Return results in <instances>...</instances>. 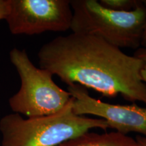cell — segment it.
Wrapping results in <instances>:
<instances>
[{
    "label": "cell",
    "instance_id": "3957f363",
    "mask_svg": "<svg viewBox=\"0 0 146 146\" xmlns=\"http://www.w3.org/2000/svg\"><path fill=\"white\" fill-rule=\"evenodd\" d=\"M72 33L90 35L118 48L141 47L146 21V1L129 12L106 8L98 0H72Z\"/></svg>",
    "mask_w": 146,
    "mask_h": 146
},
{
    "label": "cell",
    "instance_id": "8992f818",
    "mask_svg": "<svg viewBox=\"0 0 146 146\" xmlns=\"http://www.w3.org/2000/svg\"><path fill=\"white\" fill-rule=\"evenodd\" d=\"M67 91L73 98V112L79 116H98L104 120L108 128L123 135L137 133L146 137V108L136 104H112L96 99L85 87L72 84Z\"/></svg>",
    "mask_w": 146,
    "mask_h": 146
},
{
    "label": "cell",
    "instance_id": "6da1fadb",
    "mask_svg": "<svg viewBox=\"0 0 146 146\" xmlns=\"http://www.w3.org/2000/svg\"><path fill=\"white\" fill-rule=\"evenodd\" d=\"M37 56L40 68L68 86L77 84L108 98L120 95L146 106L142 61L101 38L76 33L57 36L43 45Z\"/></svg>",
    "mask_w": 146,
    "mask_h": 146
},
{
    "label": "cell",
    "instance_id": "5b68a950",
    "mask_svg": "<svg viewBox=\"0 0 146 146\" xmlns=\"http://www.w3.org/2000/svg\"><path fill=\"white\" fill-rule=\"evenodd\" d=\"M72 19L69 0H10L5 21L12 34L35 35L66 31Z\"/></svg>",
    "mask_w": 146,
    "mask_h": 146
},
{
    "label": "cell",
    "instance_id": "ba28073f",
    "mask_svg": "<svg viewBox=\"0 0 146 146\" xmlns=\"http://www.w3.org/2000/svg\"><path fill=\"white\" fill-rule=\"evenodd\" d=\"M141 0H99L105 8L119 12L133 10L141 3Z\"/></svg>",
    "mask_w": 146,
    "mask_h": 146
},
{
    "label": "cell",
    "instance_id": "30bf717a",
    "mask_svg": "<svg viewBox=\"0 0 146 146\" xmlns=\"http://www.w3.org/2000/svg\"><path fill=\"white\" fill-rule=\"evenodd\" d=\"M10 0H0V21L5 20L10 11Z\"/></svg>",
    "mask_w": 146,
    "mask_h": 146
},
{
    "label": "cell",
    "instance_id": "7a4b0ae2",
    "mask_svg": "<svg viewBox=\"0 0 146 146\" xmlns=\"http://www.w3.org/2000/svg\"><path fill=\"white\" fill-rule=\"evenodd\" d=\"M73 98L56 114L24 118L10 114L0 120L1 146H58L93 129L106 130L104 120L79 116L73 112Z\"/></svg>",
    "mask_w": 146,
    "mask_h": 146
},
{
    "label": "cell",
    "instance_id": "277c9868",
    "mask_svg": "<svg viewBox=\"0 0 146 146\" xmlns=\"http://www.w3.org/2000/svg\"><path fill=\"white\" fill-rule=\"evenodd\" d=\"M10 59L21 79L19 90L9 99L14 113L28 118L47 116L60 112L68 103L70 93L56 85L50 72L35 66L26 50L12 49Z\"/></svg>",
    "mask_w": 146,
    "mask_h": 146
},
{
    "label": "cell",
    "instance_id": "7c38bea8",
    "mask_svg": "<svg viewBox=\"0 0 146 146\" xmlns=\"http://www.w3.org/2000/svg\"><path fill=\"white\" fill-rule=\"evenodd\" d=\"M135 139L139 146H146V137L138 135L137 136Z\"/></svg>",
    "mask_w": 146,
    "mask_h": 146
},
{
    "label": "cell",
    "instance_id": "9c48e42d",
    "mask_svg": "<svg viewBox=\"0 0 146 146\" xmlns=\"http://www.w3.org/2000/svg\"><path fill=\"white\" fill-rule=\"evenodd\" d=\"M133 56L141 60L143 64V68L141 70V76L142 81L146 84V47L138 48L135 50Z\"/></svg>",
    "mask_w": 146,
    "mask_h": 146
},
{
    "label": "cell",
    "instance_id": "8fae6325",
    "mask_svg": "<svg viewBox=\"0 0 146 146\" xmlns=\"http://www.w3.org/2000/svg\"><path fill=\"white\" fill-rule=\"evenodd\" d=\"M146 47V21L144 25L143 34H142L141 41V47Z\"/></svg>",
    "mask_w": 146,
    "mask_h": 146
},
{
    "label": "cell",
    "instance_id": "52a82bcc",
    "mask_svg": "<svg viewBox=\"0 0 146 146\" xmlns=\"http://www.w3.org/2000/svg\"><path fill=\"white\" fill-rule=\"evenodd\" d=\"M58 146H139L136 139L118 132L83 133Z\"/></svg>",
    "mask_w": 146,
    "mask_h": 146
}]
</instances>
